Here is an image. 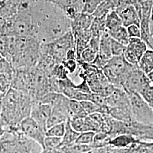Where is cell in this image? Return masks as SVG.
Masks as SVG:
<instances>
[{
	"mask_svg": "<svg viewBox=\"0 0 153 153\" xmlns=\"http://www.w3.org/2000/svg\"><path fill=\"white\" fill-rule=\"evenodd\" d=\"M35 28L34 37L41 44L49 43L71 30V20L64 11L48 0H36L31 3Z\"/></svg>",
	"mask_w": 153,
	"mask_h": 153,
	"instance_id": "cell-1",
	"label": "cell"
},
{
	"mask_svg": "<svg viewBox=\"0 0 153 153\" xmlns=\"http://www.w3.org/2000/svg\"><path fill=\"white\" fill-rule=\"evenodd\" d=\"M72 48H76V44L71 30L52 42L41 44V52L49 55L57 63L65 60L67 52Z\"/></svg>",
	"mask_w": 153,
	"mask_h": 153,
	"instance_id": "cell-2",
	"label": "cell"
},
{
	"mask_svg": "<svg viewBox=\"0 0 153 153\" xmlns=\"http://www.w3.org/2000/svg\"><path fill=\"white\" fill-rule=\"evenodd\" d=\"M134 66L126 60L123 55L112 56L103 71L112 85L116 88H122L126 75Z\"/></svg>",
	"mask_w": 153,
	"mask_h": 153,
	"instance_id": "cell-3",
	"label": "cell"
},
{
	"mask_svg": "<svg viewBox=\"0 0 153 153\" xmlns=\"http://www.w3.org/2000/svg\"><path fill=\"white\" fill-rule=\"evenodd\" d=\"M133 119L144 125L153 126V109L137 93L128 94Z\"/></svg>",
	"mask_w": 153,
	"mask_h": 153,
	"instance_id": "cell-4",
	"label": "cell"
},
{
	"mask_svg": "<svg viewBox=\"0 0 153 153\" xmlns=\"http://www.w3.org/2000/svg\"><path fill=\"white\" fill-rule=\"evenodd\" d=\"M150 83L147 74L140 69L138 65H135L126 75L122 88L127 94H140Z\"/></svg>",
	"mask_w": 153,
	"mask_h": 153,
	"instance_id": "cell-5",
	"label": "cell"
},
{
	"mask_svg": "<svg viewBox=\"0 0 153 153\" xmlns=\"http://www.w3.org/2000/svg\"><path fill=\"white\" fill-rule=\"evenodd\" d=\"M19 131L25 136L37 142L43 149L46 131L42 129L32 117L28 116L20 122Z\"/></svg>",
	"mask_w": 153,
	"mask_h": 153,
	"instance_id": "cell-6",
	"label": "cell"
},
{
	"mask_svg": "<svg viewBox=\"0 0 153 153\" xmlns=\"http://www.w3.org/2000/svg\"><path fill=\"white\" fill-rule=\"evenodd\" d=\"M52 107L39 101L33 102L30 116L36 121L43 130L47 131V122L51 115Z\"/></svg>",
	"mask_w": 153,
	"mask_h": 153,
	"instance_id": "cell-7",
	"label": "cell"
},
{
	"mask_svg": "<svg viewBox=\"0 0 153 153\" xmlns=\"http://www.w3.org/2000/svg\"><path fill=\"white\" fill-rule=\"evenodd\" d=\"M116 11L120 16L123 26L126 27L133 24L140 26L141 19L133 4H124L116 8Z\"/></svg>",
	"mask_w": 153,
	"mask_h": 153,
	"instance_id": "cell-8",
	"label": "cell"
},
{
	"mask_svg": "<svg viewBox=\"0 0 153 153\" xmlns=\"http://www.w3.org/2000/svg\"><path fill=\"white\" fill-rule=\"evenodd\" d=\"M105 100L107 105L109 108H131L129 95L123 88H115L114 92Z\"/></svg>",
	"mask_w": 153,
	"mask_h": 153,
	"instance_id": "cell-9",
	"label": "cell"
},
{
	"mask_svg": "<svg viewBox=\"0 0 153 153\" xmlns=\"http://www.w3.org/2000/svg\"><path fill=\"white\" fill-rule=\"evenodd\" d=\"M140 143L137 137L131 134H121L111 138L109 145L114 148L125 149Z\"/></svg>",
	"mask_w": 153,
	"mask_h": 153,
	"instance_id": "cell-10",
	"label": "cell"
},
{
	"mask_svg": "<svg viewBox=\"0 0 153 153\" xmlns=\"http://www.w3.org/2000/svg\"><path fill=\"white\" fill-rule=\"evenodd\" d=\"M94 17L91 14L81 13L71 21V31L88 30L92 25Z\"/></svg>",
	"mask_w": 153,
	"mask_h": 153,
	"instance_id": "cell-11",
	"label": "cell"
},
{
	"mask_svg": "<svg viewBox=\"0 0 153 153\" xmlns=\"http://www.w3.org/2000/svg\"><path fill=\"white\" fill-rule=\"evenodd\" d=\"M109 114L112 118L124 123L134 121L131 108L114 107L109 108Z\"/></svg>",
	"mask_w": 153,
	"mask_h": 153,
	"instance_id": "cell-12",
	"label": "cell"
},
{
	"mask_svg": "<svg viewBox=\"0 0 153 153\" xmlns=\"http://www.w3.org/2000/svg\"><path fill=\"white\" fill-rule=\"evenodd\" d=\"M80 133L75 131L71 126L70 119L66 121L65 132L62 137V142L60 148L69 147L75 144L76 138L79 136Z\"/></svg>",
	"mask_w": 153,
	"mask_h": 153,
	"instance_id": "cell-13",
	"label": "cell"
},
{
	"mask_svg": "<svg viewBox=\"0 0 153 153\" xmlns=\"http://www.w3.org/2000/svg\"><path fill=\"white\" fill-rule=\"evenodd\" d=\"M98 55L109 60L112 57L111 52V38L108 31H105L100 37Z\"/></svg>",
	"mask_w": 153,
	"mask_h": 153,
	"instance_id": "cell-14",
	"label": "cell"
},
{
	"mask_svg": "<svg viewBox=\"0 0 153 153\" xmlns=\"http://www.w3.org/2000/svg\"><path fill=\"white\" fill-rule=\"evenodd\" d=\"M111 38L121 43L127 45L129 41V36L126 27L123 25L119 26L109 31H107Z\"/></svg>",
	"mask_w": 153,
	"mask_h": 153,
	"instance_id": "cell-15",
	"label": "cell"
},
{
	"mask_svg": "<svg viewBox=\"0 0 153 153\" xmlns=\"http://www.w3.org/2000/svg\"><path fill=\"white\" fill-rule=\"evenodd\" d=\"M138 67L146 74L153 69V49L148 48L138 62Z\"/></svg>",
	"mask_w": 153,
	"mask_h": 153,
	"instance_id": "cell-16",
	"label": "cell"
},
{
	"mask_svg": "<svg viewBox=\"0 0 153 153\" xmlns=\"http://www.w3.org/2000/svg\"><path fill=\"white\" fill-rule=\"evenodd\" d=\"M127 45L133 49L140 60L144 53L148 49L147 44L141 38H130L129 43Z\"/></svg>",
	"mask_w": 153,
	"mask_h": 153,
	"instance_id": "cell-17",
	"label": "cell"
},
{
	"mask_svg": "<svg viewBox=\"0 0 153 153\" xmlns=\"http://www.w3.org/2000/svg\"><path fill=\"white\" fill-rule=\"evenodd\" d=\"M90 30L92 36H101L103 33L107 31L105 24V16L94 18Z\"/></svg>",
	"mask_w": 153,
	"mask_h": 153,
	"instance_id": "cell-18",
	"label": "cell"
},
{
	"mask_svg": "<svg viewBox=\"0 0 153 153\" xmlns=\"http://www.w3.org/2000/svg\"><path fill=\"white\" fill-rule=\"evenodd\" d=\"M69 108L71 112L70 119L76 117H85L88 115L83 108L81 102L78 100L70 99Z\"/></svg>",
	"mask_w": 153,
	"mask_h": 153,
	"instance_id": "cell-19",
	"label": "cell"
},
{
	"mask_svg": "<svg viewBox=\"0 0 153 153\" xmlns=\"http://www.w3.org/2000/svg\"><path fill=\"white\" fill-rule=\"evenodd\" d=\"M105 24L107 31L123 25L120 16L117 12L116 11V10H113L110 11L106 16Z\"/></svg>",
	"mask_w": 153,
	"mask_h": 153,
	"instance_id": "cell-20",
	"label": "cell"
},
{
	"mask_svg": "<svg viewBox=\"0 0 153 153\" xmlns=\"http://www.w3.org/2000/svg\"><path fill=\"white\" fill-rule=\"evenodd\" d=\"M62 138L46 136L44 142V148L42 153H47L55 149L60 148Z\"/></svg>",
	"mask_w": 153,
	"mask_h": 153,
	"instance_id": "cell-21",
	"label": "cell"
},
{
	"mask_svg": "<svg viewBox=\"0 0 153 153\" xmlns=\"http://www.w3.org/2000/svg\"><path fill=\"white\" fill-rule=\"evenodd\" d=\"M115 10L114 7L109 2L103 0L93 14L94 18H102L106 16L109 12Z\"/></svg>",
	"mask_w": 153,
	"mask_h": 153,
	"instance_id": "cell-22",
	"label": "cell"
},
{
	"mask_svg": "<svg viewBox=\"0 0 153 153\" xmlns=\"http://www.w3.org/2000/svg\"><path fill=\"white\" fill-rule=\"evenodd\" d=\"M69 72L62 63L56 64L51 72L49 76H53L59 80H63L68 78Z\"/></svg>",
	"mask_w": 153,
	"mask_h": 153,
	"instance_id": "cell-23",
	"label": "cell"
},
{
	"mask_svg": "<svg viewBox=\"0 0 153 153\" xmlns=\"http://www.w3.org/2000/svg\"><path fill=\"white\" fill-rule=\"evenodd\" d=\"M66 122L60 123L49 128L47 131V136L62 138L65 132Z\"/></svg>",
	"mask_w": 153,
	"mask_h": 153,
	"instance_id": "cell-24",
	"label": "cell"
},
{
	"mask_svg": "<svg viewBox=\"0 0 153 153\" xmlns=\"http://www.w3.org/2000/svg\"><path fill=\"white\" fill-rule=\"evenodd\" d=\"M96 132L85 131L81 133L76 138L75 144L81 145H91L93 143Z\"/></svg>",
	"mask_w": 153,
	"mask_h": 153,
	"instance_id": "cell-25",
	"label": "cell"
},
{
	"mask_svg": "<svg viewBox=\"0 0 153 153\" xmlns=\"http://www.w3.org/2000/svg\"><path fill=\"white\" fill-rule=\"evenodd\" d=\"M97 55L98 53L97 52L91 49L90 47H88L82 51L80 56V58L79 60L78 61L88 64H92L95 60Z\"/></svg>",
	"mask_w": 153,
	"mask_h": 153,
	"instance_id": "cell-26",
	"label": "cell"
},
{
	"mask_svg": "<svg viewBox=\"0 0 153 153\" xmlns=\"http://www.w3.org/2000/svg\"><path fill=\"white\" fill-rule=\"evenodd\" d=\"M153 109V84L150 83L139 94Z\"/></svg>",
	"mask_w": 153,
	"mask_h": 153,
	"instance_id": "cell-27",
	"label": "cell"
},
{
	"mask_svg": "<svg viewBox=\"0 0 153 153\" xmlns=\"http://www.w3.org/2000/svg\"><path fill=\"white\" fill-rule=\"evenodd\" d=\"M103 1V0H85L82 13L93 15Z\"/></svg>",
	"mask_w": 153,
	"mask_h": 153,
	"instance_id": "cell-28",
	"label": "cell"
},
{
	"mask_svg": "<svg viewBox=\"0 0 153 153\" xmlns=\"http://www.w3.org/2000/svg\"><path fill=\"white\" fill-rule=\"evenodd\" d=\"M126 46L111 38V52L113 56H120L124 55Z\"/></svg>",
	"mask_w": 153,
	"mask_h": 153,
	"instance_id": "cell-29",
	"label": "cell"
},
{
	"mask_svg": "<svg viewBox=\"0 0 153 153\" xmlns=\"http://www.w3.org/2000/svg\"><path fill=\"white\" fill-rule=\"evenodd\" d=\"M124 57L129 64L133 65H138L140 61L136 53L133 51V49L128 45L126 46V51L124 53Z\"/></svg>",
	"mask_w": 153,
	"mask_h": 153,
	"instance_id": "cell-30",
	"label": "cell"
},
{
	"mask_svg": "<svg viewBox=\"0 0 153 153\" xmlns=\"http://www.w3.org/2000/svg\"><path fill=\"white\" fill-rule=\"evenodd\" d=\"M62 64L65 66L69 74L76 73L78 69V62L76 60H65Z\"/></svg>",
	"mask_w": 153,
	"mask_h": 153,
	"instance_id": "cell-31",
	"label": "cell"
},
{
	"mask_svg": "<svg viewBox=\"0 0 153 153\" xmlns=\"http://www.w3.org/2000/svg\"><path fill=\"white\" fill-rule=\"evenodd\" d=\"M127 31L130 38H141V33L140 26L133 24L126 27Z\"/></svg>",
	"mask_w": 153,
	"mask_h": 153,
	"instance_id": "cell-32",
	"label": "cell"
},
{
	"mask_svg": "<svg viewBox=\"0 0 153 153\" xmlns=\"http://www.w3.org/2000/svg\"><path fill=\"white\" fill-rule=\"evenodd\" d=\"M100 37L101 36H92L89 42L88 47L91 49L94 50L95 52L98 53L100 42Z\"/></svg>",
	"mask_w": 153,
	"mask_h": 153,
	"instance_id": "cell-33",
	"label": "cell"
},
{
	"mask_svg": "<svg viewBox=\"0 0 153 153\" xmlns=\"http://www.w3.org/2000/svg\"><path fill=\"white\" fill-rule=\"evenodd\" d=\"M147 76H148L150 82L153 84V69L152 71L147 74Z\"/></svg>",
	"mask_w": 153,
	"mask_h": 153,
	"instance_id": "cell-34",
	"label": "cell"
},
{
	"mask_svg": "<svg viewBox=\"0 0 153 153\" xmlns=\"http://www.w3.org/2000/svg\"><path fill=\"white\" fill-rule=\"evenodd\" d=\"M150 32L153 38V16H151L150 22Z\"/></svg>",
	"mask_w": 153,
	"mask_h": 153,
	"instance_id": "cell-35",
	"label": "cell"
},
{
	"mask_svg": "<svg viewBox=\"0 0 153 153\" xmlns=\"http://www.w3.org/2000/svg\"><path fill=\"white\" fill-rule=\"evenodd\" d=\"M48 1L54 3L57 5L59 6L64 0H48Z\"/></svg>",
	"mask_w": 153,
	"mask_h": 153,
	"instance_id": "cell-36",
	"label": "cell"
},
{
	"mask_svg": "<svg viewBox=\"0 0 153 153\" xmlns=\"http://www.w3.org/2000/svg\"><path fill=\"white\" fill-rule=\"evenodd\" d=\"M137 0H125L126 4H134Z\"/></svg>",
	"mask_w": 153,
	"mask_h": 153,
	"instance_id": "cell-37",
	"label": "cell"
}]
</instances>
